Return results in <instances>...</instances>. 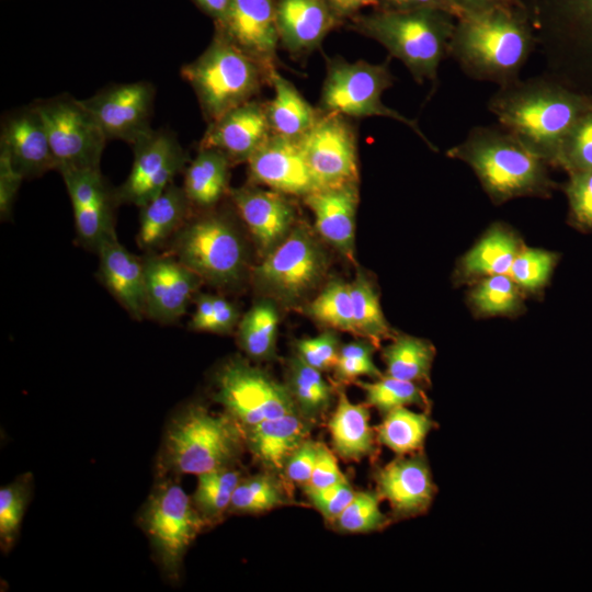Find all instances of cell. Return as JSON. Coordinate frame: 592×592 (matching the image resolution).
Wrapping results in <instances>:
<instances>
[{
    "label": "cell",
    "mask_w": 592,
    "mask_h": 592,
    "mask_svg": "<svg viewBox=\"0 0 592 592\" xmlns=\"http://www.w3.org/2000/svg\"><path fill=\"white\" fill-rule=\"evenodd\" d=\"M96 252L101 282L134 319L141 320L146 317L144 260L121 244L117 236L105 240Z\"/></svg>",
    "instance_id": "484cf974"
},
{
    "label": "cell",
    "mask_w": 592,
    "mask_h": 592,
    "mask_svg": "<svg viewBox=\"0 0 592 592\" xmlns=\"http://www.w3.org/2000/svg\"><path fill=\"white\" fill-rule=\"evenodd\" d=\"M326 257L310 234L292 229L253 270L257 286L272 296L294 301L310 292L326 272Z\"/></svg>",
    "instance_id": "7c38bea8"
},
{
    "label": "cell",
    "mask_w": 592,
    "mask_h": 592,
    "mask_svg": "<svg viewBox=\"0 0 592 592\" xmlns=\"http://www.w3.org/2000/svg\"><path fill=\"white\" fill-rule=\"evenodd\" d=\"M29 482L15 481L0 489V542L8 550L18 537L29 499Z\"/></svg>",
    "instance_id": "7dc6e473"
},
{
    "label": "cell",
    "mask_w": 592,
    "mask_h": 592,
    "mask_svg": "<svg viewBox=\"0 0 592 592\" xmlns=\"http://www.w3.org/2000/svg\"><path fill=\"white\" fill-rule=\"evenodd\" d=\"M364 391L366 405L376 408L383 415L388 411L417 405L429 407V400L417 383L382 376L374 382H355Z\"/></svg>",
    "instance_id": "60d3db41"
},
{
    "label": "cell",
    "mask_w": 592,
    "mask_h": 592,
    "mask_svg": "<svg viewBox=\"0 0 592 592\" xmlns=\"http://www.w3.org/2000/svg\"><path fill=\"white\" fill-rule=\"evenodd\" d=\"M309 430L310 421L293 412L246 428L244 443L269 470L283 473L286 460L307 439Z\"/></svg>",
    "instance_id": "4316f807"
},
{
    "label": "cell",
    "mask_w": 592,
    "mask_h": 592,
    "mask_svg": "<svg viewBox=\"0 0 592 592\" xmlns=\"http://www.w3.org/2000/svg\"><path fill=\"white\" fill-rule=\"evenodd\" d=\"M318 449L319 443L306 439L286 460L283 470L285 477L289 481L306 486L312 475Z\"/></svg>",
    "instance_id": "816d5d0a"
},
{
    "label": "cell",
    "mask_w": 592,
    "mask_h": 592,
    "mask_svg": "<svg viewBox=\"0 0 592 592\" xmlns=\"http://www.w3.org/2000/svg\"><path fill=\"white\" fill-rule=\"evenodd\" d=\"M585 2L589 5V8L591 9V11H592V0H585Z\"/></svg>",
    "instance_id": "6125c7cd"
},
{
    "label": "cell",
    "mask_w": 592,
    "mask_h": 592,
    "mask_svg": "<svg viewBox=\"0 0 592 592\" xmlns=\"http://www.w3.org/2000/svg\"><path fill=\"white\" fill-rule=\"evenodd\" d=\"M269 72L216 32L205 50L181 68V76L193 89L208 124L254 100L269 82Z\"/></svg>",
    "instance_id": "5b68a950"
},
{
    "label": "cell",
    "mask_w": 592,
    "mask_h": 592,
    "mask_svg": "<svg viewBox=\"0 0 592 592\" xmlns=\"http://www.w3.org/2000/svg\"><path fill=\"white\" fill-rule=\"evenodd\" d=\"M215 400L243 429L298 412L287 385L241 360L228 362L218 372Z\"/></svg>",
    "instance_id": "8fae6325"
},
{
    "label": "cell",
    "mask_w": 592,
    "mask_h": 592,
    "mask_svg": "<svg viewBox=\"0 0 592 592\" xmlns=\"http://www.w3.org/2000/svg\"><path fill=\"white\" fill-rule=\"evenodd\" d=\"M169 254L202 281L217 286L238 282L246 264L244 244L238 230L217 214L185 223L173 236Z\"/></svg>",
    "instance_id": "ba28073f"
},
{
    "label": "cell",
    "mask_w": 592,
    "mask_h": 592,
    "mask_svg": "<svg viewBox=\"0 0 592 592\" xmlns=\"http://www.w3.org/2000/svg\"><path fill=\"white\" fill-rule=\"evenodd\" d=\"M238 319L237 307L229 300L214 295V312L206 332L227 333L232 330Z\"/></svg>",
    "instance_id": "9f6ffc18"
},
{
    "label": "cell",
    "mask_w": 592,
    "mask_h": 592,
    "mask_svg": "<svg viewBox=\"0 0 592 592\" xmlns=\"http://www.w3.org/2000/svg\"><path fill=\"white\" fill-rule=\"evenodd\" d=\"M244 433L229 414L215 415L191 406L170 423L164 439V464L177 474L201 475L229 467L239 456Z\"/></svg>",
    "instance_id": "8992f818"
},
{
    "label": "cell",
    "mask_w": 592,
    "mask_h": 592,
    "mask_svg": "<svg viewBox=\"0 0 592 592\" xmlns=\"http://www.w3.org/2000/svg\"><path fill=\"white\" fill-rule=\"evenodd\" d=\"M298 140L320 189L357 184V136L349 117L320 111L315 125Z\"/></svg>",
    "instance_id": "4fadbf2b"
},
{
    "label": "cell",
    "mask_w": 592,
    "mask_h": 592,
    "mask_svg": "<svg viewBox=\"0 0 592 592\" xmlns=\"http://www.w3.org/2000/svg\"><path fill=\"white\" fill-rule=\"evenodd\" d=\"M287 500L273 475H257L239 481L229 509L238 513H261L285 505Z\"/></svg>",
    "instance_id": "b9f144b4"
},
{
    "label": "cell",
    "mask_w": 592,
    "mask_h": 592,
    "mask_svg": "<svg viewBox=\"0 0 592 592\" xmlns=\"http://www.w3.org/2000/svg\"><path fill=\"white\" fill-rule=\"evenodd\" d=\"M23 175L12 166L8 156L0 152V216L7 219L11 213Z\"/></svg>",
    "instance_id": "f5cc1de1"
},
{
    "label": "cell",
    "mask_w": 592,
    "mask_h": 592,
    "mask_svg": "<svg viewBox=\"0 0 592 592\" xmlns=\"http://www.w3.org/2000/svg\"><path fill=\"white\" fill-rule=\"evenodd\" d=\"M448 55L471 79L501 86L517 80L536 47L522 7H499L456 19Z\"/></svg>",
    "instance_id": "7a4b0ae2"
},
{
    "label": "cell",
    "mask_w": 592,
    "mask_h": 592,
    "mask_svg": "<svg viewBox=\"0 0 592 592\" xmlns=\"http://www.w3.org/2000/svg\"><path fill=\"white\" fill-rule=\"evenodd\" d=\"M321 373L297 355L289 362L286 385L298 412L310 422L326 413L333 399V389Z\"/></svg>",
    "instance_id": "e575fe53"
},
{
    "label": "cell",
    "mask_w": 592,
    "mask_h": 592,
    "mask_svg": "<svg viewBox=\"0 0 592 592\" xmlns=\"http://www.w3.org/2000/svg\"><path fill=\"white\" fill-rule=\"evenodd\" d=\"M380 500L377 491L355 492L333 525L344 533H368L385 527L389 520L380 511Z\"/></svg>",
    "instance_id": "7bdbcfd3"
},
{
    "label": "cell",
    "mask_w": 592,
    "mask_h": 592,
    "mask_svg": "<svg viewBox=\"0 0 592 592\" xmlns=\"http://www.w3.org/2000/svg\"><path fill=\"white\" fill-rule=\"evenodd\" d=\"M339 339L332 331L296 342V355L309 366L320 371L333 369L340 352Z\"/></svg>",
    "instance_id": "681fc988"
},
{
    "label": "cell",
    "mask_w": 592,
    "mask_h": 592,
    "mask_svg": "<svg viewBox=\"0 0 592 592\" xmlns=\"http://www.w3.org/2000/svg\"><path fill=\"white\" fill-rule=\"evenodd\" d=\"M269 82L274 91L272 100L265 103L272 134L299 139L317 122L319 109H315L276 68L270 70Z\"/></svg>",
    "instance_id": "f1b7e54d"
},
{
    "label": "cell",
    "mask_w": 592,
    "mask_h": 592,
    "mask_svg": "<svg viewBox=\"0 0 592 592\" xmlns=\"http://www.w3.org/2000/svg\"><path fill=\"white\" fill-rule=\"evenodd\" d=\"M132 146V169L116 195L119 203L141 207L173 183L187 162V155L168 129H150Z\"/></svg>",
    "instance_id": "5bb4252c"
},
{
    "label": "cell",
    "mask_w": 592,
    "mask_h": 592,
    "mask_svg": "<svg viewBox=\"0 0 592 592\" xmlns=\"http://www.w3.org/2000/svg\"><path fill=\"white\" fill-rule=\"evenodd\" d=\"M308 314L322 326L356 335L350 284L332 281L308 305Z\"/></svg>",
    "instance_id": "ab89813d"
},
{
    "label": "cell",
    "mask_w": 592,
    "mask_h": 592,
    "mask_svg": "<svg viewBox=\"0 0 592 592\" xmlns=\"http://www.w3.org/2000/svg\"><path fill=\"white\" fill-rule=\"evenodd\" d=\"M591 107L592 98L547 75L501 86L488 102L501 126L556 167L566 136Z\"/></svg>",
    "instance_id": "6da1fadb"
},
{
    "label": "cell",
    "mask_w": 592,
    "mask_h": 592,
    "mask_svg": "<svg viewBox=\"0 0 592 592\" xmlns=\"http://www.w3.org/2000/svg\"><path fill=\"white\" fill-rule=\"evenodd\" d=\"M240 474L230 467L215 469L197 476L193 502L205 521H215L229 509Z\"/></svg>",
    "instance_id": "74e56055"
},
{
    "label": "cell",
    "mask_w": 592,
    "mask_h": 592,
    "mask_svg": "<svg viewBox=\"0 0 592 592\" xmlns=\"http://www.w3.org/2000/svg\"><path fill=\"white\" fill-rule=\"evenodd\" d=\"M434 355L429 341L407 334L395 335L382 352L387 376L417 384L430 380Z\"/></svg>",
    "instance_id": "836d02e7"
},
{
    "label": "cell",
    "mask_w": 592,
    "mask_h": 592,
    "mask_svg": "<svg viewBox=\"0 0 592 592\" xmlns=\"http://www.w3.org/2000/svg\"><path fill=\"white\" fill-rule=\"evenodd\" d=\"M33 103L45 124L58 172L100 169L107 138L81 100L61 94Z\"/></svg>",
    "instance_id": "30bf717a"
},
{
    "label": "cell",
    "mask_w": 592,
    "mask_h": 592,
    "mask_svg": "<svg viewBox=\"0 0 592 592\" xmlns=\"http://www.w3.org/2000/svg\"><path fill=\"white\" fill-rule=\"evenodd\" d=\"M312 212L319 235L348 258L353 257L357 184L317 190L304 197Z\"/></svg>",
    "instance_id": "d4e9b609"
},
{
    "label": "cell",
    "mask_w": 592,
    "mask_h": 592,
    "mask_svg": "<svg viewBox=\"0 0 592 592\" xmlns=\"http://www.w3.org/2000/svg\"><path fill=\"white\" fill-rule=\"evenodd\" d=\"M247 163L252 183L282 194L305 197L320 190L298 139L271 134Z\"/></svg>",
    "instance_id": "ac0fdd59"
},
{
    "label": "cell",
    "mask_w": 592,
    "mask_h": 592,
    "mask_svg": "<svg viewBox=\"0 0 592 592\" xmlns=\"http://www.w3.org/2000/svg\"><path fill=\"white\" fill-rule=\"evenodd\" d=\"M278 312L269 300L254 304L242 317L238 327L241 349L251 357L267 358L275 350Z\"/></svg>",
    "instance_id": "8d00e7d4"
},
{
    "label": "cell",
    "mask_w": 592,
    "mask_h": 592,
    "mask_svg": "<svg viewBox=\"0 0 592 592\" xmlns=\"http://www.w3.org/2000/svg\"><path fill=\"white\" fill-rule=\"evenodd\" d=\"M562 189L571 224L582 230H592V171L570 172Z\"/></svg>",
    "instance_id": "c3c4849f"
},
{
    "label": "cell",
    "mask_w": 592,
    "mask_h": 592,
    "mask_svg": "<svg viewBox=\"0 0 592 592\" xmlns=\"http://www.w3.org/2000/svg\"><path fill=\"white\" fill-rule=\"evenodd\" d=\"M389 58L380 64L365 60L346 61L341 57L331 58L321 88L319 110L345 117L382 116L400 122L412 129L432 150L437 148L421 130L417 121L385 105L383 93L394 84Z\"/></svg>",
    "instance_id": "52a82bcc"
},
{
    "label": "cell",
    "mask_w": 592,
    "mask_h": 592,
    "mask_svg": "<svg viewBox=\"0 0 592 592\" xmlns=\"http://www.w3.org/2000/svg\"><path fill=\"white\" fill-rule=\"evenodd\" d=\"M557 260L554 252L522 247L508 275L521 289L533 293L547 284Z\"/></svg>",
    "instance_id": "ee69618b"
},
{
    "label": "cell",
    "mask_w": 592,
    "mask_h": 592,
    "mask_svg": "<svg viewBox=\"0 0 592 592\" xmlns=\"http://www.w3.org/2000/svg\"><path fill=\"white\" fill-rule=\"evenodd\" d=\"M376 491L388 501L396 517H412L428 511L436 486L422 452L399 456L375 475Z\"/></svg>",
    "instance_id": "ffe728a7"
},
{
    "label": "cell",
    "mask_w": 592,
    "mask_h": 592,
    "mask_svg": "<svg viewBox=\"0 0 592 592\" xmlns=\"http://www.w3.org/2000/svg\"><path fill=\"white\" fill-rule=\"evenodd\" d=\"M280 43L293 54L318 48L342 22L326 0H275Z\"/></svg>",
    "instance_id": "cb8c5ba5"
},
{
    "label": "cell",
    "mask_w": 592,
    "mask_h": 592,
    "mask_svg": "<svg viewBox=\"0 0 592 592\" xmlns=\"http://www.w3.org/2000/svg\"><path fill=\"white\" fill-rule=\"evenodd\" d=\"M230 198L263 255L292 230L295 212L285 194L270 189L242 186L231 190Z\"/></svg>",
    "instance_id": "603a6c76"
},
{
    "label": "cell",
    "mask_w": 592,
    "mask_h": 592,
    "mask_svg": "<svg viewBox=\"0 0 592 592\" xmlns=\"http://www.w3.org/2000/svg\"><path fill=\"white\" fill-rule=\"evenodd\" d=\"M312 506L328 521L333 522L353 499L355 491L348 480L326 487H304Z\"/></svg>",
    "instance_id": "f907efd6"
},
{
    "label": "cell",
    "mask_w": 592,
    "mask_h": 592,
    "mask_svg": "<svg viewBox=\"0 0 592 592\" xmlns=\"http://www.w3.org/2000/svg\"><path fill=\"white\" fill-rule=\"evenodd\" d=\"M229 158L214 148H200L185 170L183 190L190 203L207 208L228 191Z\"/></svg>",
    "instance_id": "1f68e13d"
},
{
    "label": "cell",
    "mask_w": 592,
    "mask_h": 592,
    "mask_svg": "<svg viewBox=\"0 0 592 592\" xmlns=\"http://www.w3.org/2000/svg\"><path fill=\"white\" fill-rule=\"evenodd\" d=\"M522 249L517 237L505 226L493 225L460 260L466 278L509 274Z\"/></svg>",
    "instance_id": "4dcf8cb0"
},
{
    "label": "cell",
    "mask_w": 592,
    "mask_h": 592,
    "mask_svg": "<svg viewBox=\"0 0 592 592\" xmlns=\"http://www.w3.org/2000/svg\"><path fill=\"white\" fill-rule=\"evenodd\" d=\"M190 205L183 187L171 183L161 194L139 207V248L152 250L171 239L186 223Z\"/></svg>",
    "instance_id": "83f0119b"
},
{
    "label": "cell",
    "mask_w": 592,
    "mask_h": 592,
    "mask_svg": "<svg viewBox=\"0 0 592 592\" xmlns=\"http://www.w3.org/2000/svg\"><path fill=\"white\" fill-rule=\"evenodd\" d=\"M435 426L428 413L399 407L384 414L376 428V436L380 444L403 456L421 452L428 434Z\"/></svg>",
    "instance_id": "d6a6232c"
},
{
    "label": "cell",
    "mask_w": 592,
    "mask_h": 592,
    "mask_svg": "<svg viewBox=\"0 0 592 592\" xmlns=\"http://www.w3.org/2000/svg\"><path fill=\"white\" fill-rule=\"evenodd\" d=\"M463 16L467 13L483 11L499 7H522L519 0H451ZM462 16V18H463ZM460 19V18H459Z\"/></svg>",
    "instance_id": "91938a15"
},
{
    "label": "cell",
    "mask_w": 592,
    "mask_h": 592,
    "mask_svg": "<svg viewBox=\"0 0 592 592\" xmlns=\"http://www.w3.org/2000/svg\"><path fill=\"white\" fill-rule=\"evenodd\" d=\"M215 32L254 58L269 71L276 68L280 43L275 0H229Z\"/></svg>",
    "instance_id": "e0dca14e"
},
{
    "label": "cell",
    "mask_w": 592,
    "mask_h": 592,
    "mask_svg": "<svg viewBox=\"0 0 592 592\" xmlns=\"http://www.w3.org/2000/svg\"><path fill=\"white\" fill-rule=\"evenodd\" d=\"M205 522L183 488L170 480L149 497L140 524L169 578H179L183 557Z\"/></svg>",
    "instance_id": "9c48e42d"
},
{
    "label": "cell",
    "mask_w": 592,
    "mask_h": 592,
    "mask_svg": "<svg viewBox=\"0 0 592 592\" xmlns=\"http://www.w3.org/2000/svg\"><path fill=\"white\" fill-rule=\"evenodd\" d=\"M195 4L214 22L221 20L227 11L229 0H193Z\"/></svg>",
    "instance_id": "94428289"
},
{
    "label": "cell",
    "mask_w": 592,
    "mask_h": 592,
    "mask_svg": "<svg viewBox=\"0 0 592 592\" xmlns=\"http://www.w3.org/2000/svg\"><path fill=\"white\" fill-rule=\"evenodd\" d=\"M0 152L24 179L56 170L43 118L34 103L8 113L1 123Z\"/></svg>",
    "instance_id": "44dd1931"
},
{
    "label": "cell",
    "mask_w": 592,
    "mask_h": 592,
    "mask_svg": "<svg viewBox=\"0 0 592 592\" xmlns=\"http://www.w3.org/2000/svg\"><path fill=\"white\" fill-rule=\"evenodd\" d=\"M155 94L151 82L135 81L107 86L81 102L95 117L107 140L133 145L152 129Z\"/></svg>",
    "instance_id": "9a60e30c"
},
{
    "label": "cell",
    "mask_w": 592,
    "mask_h": 592,
    "mask_svg": "<svg viewBox=\"0 0 592 592\" xmlns=\"http://www.w3.org/2000/svg\"><path fill=\"white\" fill-rule=\"evenodd\" d=\"M446 156L467 163L496 204L523 196L548 197L555 189L549 164L500 124L470 128Z\"/></svg>",
    "instance_id": "3957f363"
},
{
    "label": "cell",
    "mask_w": 592,
    "mask_h": 592,
    "mask_svg": "<svg viewBox=\"0 0 592 592\" xmlns=\"http://www.w3.org/2000/svg\"><path fill=\"white\" fill-rule=\"evenodd\" d=\"M350 291L356 335L375 345L384 339L394 338L392 329L382 310L378 295L371 281L361 271L350 283Z\"/></svg>",
    "instance_id": "d590c367"
},
{
    "label": "cell",
    "mask_w": 592,
    "mask_h": 592,
    "mask_svg": "<svg viewBox=\"0 0 592 592\" xmlns=\"http://www.w3.org/2000/svg\"><path fill=\"white\" fill-rule=\"evenodd\" d=\"M456 18L437 9L383 11L357 14L349 29L383 45L390 57L399 59L418 83L436 82L441 61L448 45Z\"/></svg>",
    "instance_id": "277c9868"
},
{
    "label": "cell",
    "mask_w": 592,
    "mask_h": 592,
    "mask_svg": "<svg viewBox=\"0 0 592 592\" xmlns=\"http://www.w3.org/2000/svg\"><path fill=\"white\" fill-rule=\"evenodd\" d=\"M506 274L483 277L470 292L474 310L481 316H506L522 308V293Z\"/></svg>",
    "instance_id": "f35d334b"
},
{
    "label": "cell",
    "mask_w": 592,
    "mask_h": 592,
    "mask_svg": "<svg viewBox=\"0 0 592 592\" xmlns=\"http://www.w3.org/2000/svg\"><path fill=\"white\" fill-rule=\"evenodd\" d=\"M557 167L568 173L592 171V107L577 121L566 136Z\"/></svg>",
    "instance_id": "f6af8a7d"
},
{
    "label": "cell",
    "mask_w": 592,
    "mask_h": 592,
    "mask_svg": "<svg viewBox=\"0 0 592 592\" xmlns=\"http://www.w3.org/2000/svg\"><path fill=\"white\" fill-rule=\"evenodd\" d=\"M214 312V295L203 294L196 299L195 310L190 321V328L195 331H206Z\"/></svg>",
    "instance_id": "680465c9"
},
{
    "label": "cell",
    "mask_w": 592,
    "mask_h": 592,
    "mask_svg": "<svg viewBox=\"0 0 592 592\" xmlns=\"http://www.w3.org/2000/svg\"><path fill=\"white\" fill-rule=\"evenodd\" d=\"M59 173L71 202L77 236L84 247L96 252L105 240L116 236V190L110 189L101 169H69Z\"/></svg>",
    "instance_id": "2e32d148"
},
{
    "label": "cell",
    "mask_w": 592,
    "mask_h": 592,
    "mask_svg": "<svg viewBox=\"0 0 592 592\" xmlns=\"http://www.w3.org/2000/svg\"><path fill=\"white\" fill-rule=\"evenodd\" d=\"M376 9L383 11L437 9L451 13L456 19L463 16L460 10L451 0H378Z\"/></svg>",
    "instance_id": "11a10c76"
},
{
    "label": "cell",
    "mask_w": 592,
    "mask_h": 592,
    "mask_svg": "<svg viewBox=\"0 0 592 592\" xmlns=\"http://www.w3.org/2000/svg\"><path fill=\"white\" fill-rule=\"evenodd\" d=\"M348 480L338 466L334 454L323 444L319 443L317 462L309 482L304 487L326 488Z\"/></svg>",
    "instance_id": "db71d44e"
},
{
    "label": "cell",
    "mask_w": 592,
    "mask_h": 592,
    "mask_svg": "<svg viewBox=\"0 0 592 592\" xmlns=\"http://www.w3.org/2000/svg\"><path fill=\"white\" fill-rule=\"evenodd\" d=\"M375 344L368 340H358L340 348L339 357L333 368L340 383L356 382L361 376L379 378L383 376L373 361Z\"/></svg>",
    "instance_id": "bcb514c9"
},
{
    "label": "cell",
    "mask_w": 592,
    "mask_h": 592,
    "mask_svg": "<svg viewBox=\"0 0 592 592\" xmlns=\"http://www.w3.org/2000/svg\"><path fill=\"white\" fill-rule=\"evenodd\" d=\"M366 405L353 403L339 394L337 407L328 422L334 452L348 460H357L374 451L373 429Z\"/></svg>",
    "instance_id": "f546056e"
},
{
    "label": "cell",
    "mask_w": 592,
    "mask_h": 592,
    "mask_svg": "<svg viewBox=\"0 0 592 592\" xmlns=\"http://www.w3.org/2000/svg\"><path fill=\"white\" fill-rule=\"evenodd\" d=\"M144 260L146 317L172 323L182 317L201 277L173 255L150 254Z\"/></svg>",
    "instance_id": "d6986e66"
},
{
    "label": "cell",
    "mask_w": 592,
    "mask_h": 592,
    "mask_svg": "<svg viewBox=\"0 0 592 592\" xmlns=\"http://www.w3.org/2000/svg\"><path fill=\"white\" fill-rule=\"evenodd\" d=\"M333 14L341 21L348 22L367 7L378 5V0H326Z\"/></svg>",
    "instance_id": "6f0895ef"
},
{
    "label": "cell",
    "mask_w": 592,
    "mask_h": 592,
    "mask_svg": "<svg viewBox=\"0 0 592 592\" xmlns=\"http://www.w3.org/2000/svg\"><path fill=\"white\" fill-rule=\"evenodd\" d=\"M272 134L265 103L251 100L208 124L200 148H214L231 163L247 162Z\"/></svg>",
    "instance_id": "7402d4cb"
}]
</instances>
